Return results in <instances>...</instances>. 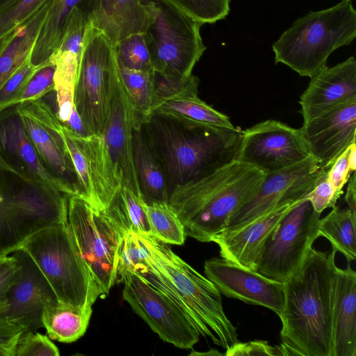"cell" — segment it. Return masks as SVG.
<instances>
[{
	"mask_svg": "<svg viewBox=\"0 0 356 356\" xmlns=\"http://www.w3.org/2000/svg\"><path fill=\"white\" fill-rule=\"evenodd\" d=\"M147 126L168 182L174 186L206 176L236 160L239 128L188 127L160 117Z\"/></svg>",
	"mask_w": 356,
	"mask_h": 356,
	"instance_id": "277c9868",
	"label": "cell"
},
{
	"mask_svg": "<svg viewBox=\"0 0 356 356\" xmlns=\"http://www.w3.org/2000/svg\"><path fill=\"white\" fill-rule=\"evenodd\" d=\"M115 50L120 65L132 70L154 71L144 33L124 38L117 44Z\"/></svg>",
	"mask_w": 356,
	"mask_h": 356,
	"instance_id": "d590c367",
	"label": "cell"
},
{
	"mask_svg": "<svg viewBox=\"0 0 356 356\" xmlns=\"http://www.w3.org/2000/svg\"><path fill=\"white\" fill-rule=\"evenodd\" d=\"M337 252H309L301 268L284 282L282 342L296 355L332 356L330 293Z\"/></svg>",
	"mask_w": 356,
	"mask_h": 356,
	"instance_id": "6da1fadb",
	"label": "cell"
},
{
	"mask_svg": "<svg viewBox=\"0 0 356 356\" xmlns=\"http://www.w3.org/2000/svg\"><path fill=\"white\" fill-rule=\"evenodd\" d=\"M119 71L115 47L88 22L74 92L85 135L103 136Z\"/></svg>",
	"mask_w": 356,
	"mask_h": 356,
	"instance_id": "9c48e42d",
	"label": "cell"
},
{
	"mask_svg": "<svg viewBox=\"0 0 356 356\" xmlns=\"http://www.w3.org/2000/svg\"><path fill=\"white\" fill-rule=\"evenodd\" d=\"M67 197L15 169L0 154L1 213L19 248L33 234L67 223Z\"/></svg>",
	"mask_w": 356,
	"mask_h": 356,
	"instance_id": "52a82bcc",
	"label": "cell"
},
{
	"mask_svg": "<svg viewBox=\"0 0 356 356\" xmlns=\"http://www.w3.org/2000/svg\"><path fill=\"white\" fill-rule=\"evenodd\" d=\"M42 64L35 65L31 62L30 58L6 81L0 88V111L14 105L31 76Z\"/></svg>",
	"mask_w": 356,
	"mask_h": 356,
	"instance_id": "ab89813d",
	"label": "cell"
},
{
	"mask_svg": "<svg viewBox=\"0 0 356 356\" xmlns=\"http://www.w3.org/2000/svg\"><path fill=\"white\" fill-rule=\"evenodd\" d=\"M264 173L238 160L216 171L174 186L168 202L186 236L212 242L226 229L233 213L252 197Z\"/></svg>",
	"mask_w": 356,
	"mask_h": 356,
	"instance_id": "3957f363",
	"label": "cell"
},
{
	"mask_svg": "<svg viewBox=\"0 0 356 356\" xmlns=\"http://www.w3.org/2000/svg\"><path fill=\"white\" fill-rule=\"evenodd\" d=\"M48 0H10L0 8V39L14 30Z\"/></svg>",
	"mask_w": 356,
	"mask_h": 356,
	"instance_id": "74e56055",
	"label": "cell"
},
{
	"mask_svg": "<svg viewBox=\"0 0 356 356\" xmlns=\"http://www.w3.org/2000/svg\"><path fill=\"white\" fill-rule=\"evenodd\" d=\"M356 212L335 206L318 226L319 236L326 238L332 248L339 252L350 263L356 258Z\"/></svg>",
	"mask_w": 356,
	"mask_h": 356,
	"instance_id": "1f68e13d",
	"label": "cell"
},
{
	"mask_svg": "<svg viewBox=\"0 0 356 356\" xmlns=\"http://www.w3.org/2000/svg\"><path fill=\"white\" fill-rule=\"evenodd\" d=\"M348 184L345 196V201L348 208L356 212V179L355 171L353 172L348 179Z\"/></svg>",
	"mask_w": 356,
	"mask_h": 356,
	"instance_id": "c3c4849f",
	"label": "cell"
},
{
	"mask_svg": "<svg viewBox=\"0 0 356 356\" xmlns=\"http://www.w3.org/2000/svg\"><path fill=\"white\" fill-rule=\"evenodd\" d=\"M19 270V264L13 254L0 255V313L6 304L8 290L16 280Z\"/></svg>",
	"mask_w": 356,
	"mask_h": 356,
	"instance_id": "ee69618b",
	"label": "cell"
},
{
	"mask_svg": "<svg viewBox=\"0 0 356 356\" xmlns=\"http://www.w3.org/2000/svg\"><path fill=\"white\" fill-rule=\"evenodd\" d=\"M146 3L152 20L144 35L154 72L177 79L191 76L207 49L200 34L202 24L167 0Z\"/></svg>",
	"mask_w": 356,
	"mask_h": 356,
	"instance_id": "ba28073f",
	"label": "cell"
},
{
	"mask_svg": "<svg viewBox=\"0 0 356 356\" xmlns=\"http://www.w3.org/2000/svg\"><path fill=\"white\" fill-rule=\"evenodd\" d=\"M204 267L207 277L226 297L264 307L280 316L284 300V283L222 257L207 260Z\"/></svg>",
	"mask_w": 356,
	"mask_h": 356,
	"instance_id": "d6986e66",
	"label": "cell"
},
{
	"mask_svg": "<svg viewBox=\"0 0 356 356\" xmlns=\"http://www.w3.org/2000/svg\"><path fill=\"white\" fill-rule=\"evenodd\" d=\"M60 132L76 175L79 197L103 211L122 187L103 136L79 134L63 124Z\"/></svg>",
	"mask_w": 356,
	"mask_h": 356,
	"instance_id": "7c38bea8",
	"label": "cell"
},
{
	"mask_svg": "<svg viewBox=\"0 0 356 356\" xmlns=\"http://www.w3.org/2000/svg\"><path fill=\"white\" fill-rule=\"evenodd\" d=\"M300 201L277 208L244 227L215 236L212 242L218 245L220 257L254 271L266 241L276 231L284 216Z\"/></svg>",
	"mask_w": 356,
	"mask_h": 356,
	"instance_id": "cb8c5ba5",
	"label": "cell"
},
{
	"mask_svg": "<svg viewBox=\"0 0 356 356\" xmlns=\"http://www.w3.org/2000/svg\"><path fill=\"white\" fill-rule=\"evenodd\" d=\"M123 299L159 337L182 348H192L200 334L175 303L133 273H126L121 280Z\"/></svg>",
	"mask_w": 356,
	"mask_h": 356,
	"instance_id": "5bb4252c",
	"label": "cell"
},
{
	"mask_svg": "<svg viewBox=\"0 0 356 356\" xmlns=\"http://www.w3.org/2000/svg\"><path fill=\"white\" fill-rule=\"evenodd\" d=\"M17 105L44 167L79 197L76 175L60 132L62 123L42 99Z\"/></svg>",
	"mask_w": 356,
	"mask_h": 356,
	"instance_id": "e0dca14e",
	"label": "cell"
},
{
	"mask_svg": "<svg viewBox=\"0 0 356 356\" xmlns=\"http://www.w3.org/2000/svg\"><path fill=\"white\" fill-rule=\"evenodd\" d=\"M25 328L0 318V356H15L17 343Z\"/></svg>",
	"mask_w": 356,
	"mask_h": 356,
	"instance_id": "f6af8a7d",
	"label": "cell"
},
{
	"mask_svg": "<svg viewBox=\"0 0 356 356\" xmlns=\"http://www.w3.org/2000/svg\"><path fill=\"white\" fill-rule=\"evenodd\" d=\"M51 339L36 331L25 330L18 339L15 356H59Z\"/></svg>",
	"mask_w": 356,
	"mask_h": 356,
	"instance_id": "60d3db41",
	"label": "cell"
},
{
	"mask_svg": "<svg viewBox=\"0 0 356 356\" xmlns=\"http://www.w3.org/2000/svg\"><path fill=\"white\" fill-rule=\"evenodd\" d=\"M332 356H356V273L335 268L330 293Z\"/></svg>",
	"mask_w": 356,
	"mask_h": 356,
	"instance_id": "d4e9b609",
	"label": "cell"
},
{
	"mask_svg": "<svg viewBox=\"0 0 356 356\" xmlns=\"http://www.w3.org/2000/svg\"><path fill=\"white\" fill-rule=\"evenodd\" d=\"M20 248L35 261L60 302L86 310L92 307L98 297H103L67 223L33 234Z\"/></svg>",
	"mask_w": 356,
	"mask_h": 356,
	"instance_id": "8992f818",
	"label": "cell"
},
{
	"mask_svg": "<svg viewBox=\"0 0 356 356\" xmlns=\"http://www.w3.org/2000/svg\"><path fill=\"white\" fill-rule=\"evenodd\" d=\"M341 195L329 181L327 170L320 168L314 186L305 198L316 212L321 213L327 208L334 207Z\"/></svg>",
	"mask_w": 356,
	"mask_h": 356,
	"instance_id": "b9f144b4",
	"label": "cell"
},
{
	"mask_svg": "<svg viewBox=\"0 0 356 356\" xmlns=\"http://www.w3.org/2000/svg\"><path fill=\"white\" fill-rule=\"evenodd\" d=\"M12 254L17 259L20 270L8 290L0 318L26 330L36 331L43 327L44 308L58 300L46 277L24 250L19 248Z\"/></svg>",
	"mask_w": 356,
	"mask_h": 356,
	"instance_id": "ac0fdd59",
	"label": "cell"
},
{
	"mask_svg": "<svg viewBox=\"0 0 356 356\" xmlns=\"http://www.w3.org/2000/svg\"><path fill=\"white\" fill-rule=\"evenodd\" d=\"M133 154L144 201L168 202V180L152 142L147 122H139L134 128Z\"/></svg>",
	"mask_w": 356,
	"mask_h": 356,
	"instance_id": "4316f807",
	"label": "cell"
},
{
	"mask_svg": "<svg viewBox=\"0 0 356 356\" xmlns=\"http://www.w3.org/2000/svg\"><path fill=\"white\" fill-rule=\"evenodd\" d=\"M19 245L13 238L2 216L0 200V255L10 254L19 249Z\"/></svg>",
	"mask_w": 356,
	"mask_h": 356,
	"instance_id": "7dc6e473",
	"label": "cell"
},
{
	"mask_svg": "<svg viewBox=\"0 0 356 356\" xmlns=\"http://www.w3.org/2000/svg\"><path fill=\"white\" fill-rule=\"evenodd\" d=\"M55 65L47 60L31 76L14 105L42 99L55 88Z\"/></svg>",
	"mask_w": 356,
	"mask_h": 356,
	"instance_id": "f35d334b",
	"label": "cell"
},
{
	"mask_svg": "<svg viewBox=\"0 0 356 356\" xmlns=\"http://www.w3.org/2000/svg\"><path fill=\"white\" fill-rule=\"evenodd\" d=\"M67 224L94 280L106 296L116 280L120 229L78 196L67 197Z\"/></svg>",
	"mask_w": 356,
	"mask_h": 356,
	"instance_id": "30bf717a",
	"label": "cell"
},
{
	"mask_svg": "<svg viewBox=\"0 0 356 356\" xmlns=\"http://www.w3.org/2000/svg\"><path fill=\"white\" fill-rule=\"evenodd\" d=\"M309 156L301 129L268 120L243 131L236 160L266 174Z\"/></svg>",
	"mask_w": 356,
	"mask_h": 356,
	"instance_id": "9a60e30c",
	"label": "cell"
},
{
	"mask_svg": "<svg viewBox=\"0 0 356 356\" xmlns=\"http://www.w3.org/2000/svg\"><path fill=\"white\" fill-rule=\"evenodd\" d=\"M356 37V11L351 0L297 19L272 45L275 63L312 77L327 65L330 55Z\"/></svg>",
	"mask_w": 356,
	"mask_h": 356,
	"instance_id": "5b68a950",
	"label": "cell"
},
{
	"mask_svg": "<svg viewBox=\"0 0 356 356\" xmlns=\"http://www.w3.org/2000/svg\"><path fill=\"white\" fill-rule=\"evenodd\" d=\"M152 15L144 0H99L89 23L113 44L135 33H145Z\"/></svg>",
	"mask_w": 356,
	"mask_h": 356,
	"instance_id": "484cf974",
	"label": "cell"
},
{
	"mask_svg": "<svg viewBox=\"0 0 356 356\" xmlns=\"http://www.w3.org/2000/svg\"><path fill=\"white\" fill-rule=\"evenodd\" d=\"M118 65L129 98L140 119L147 122L154 99V72L132 70Z\"/></svg>",
	"mask_w": 356,
	"mask_h": 356,
	"instance_id": "836d02e7",
	"label": "cell"
},
{
	"mask_svg": "<svg viewBox=\"0 0 356 356\" xmlns=\"http://www.w3.org/2000/svg\"><path fill=\"white\" fill-rule=\"evenodd\" d=\"M356 102V60L350 56L313 76L300 98L303 123L349 102Z\"/></svg>",
	"mask_w": 356,
	"mask_h": 356,
	"instance_id": "7402d4cb",
	"label": "cell"
},
{
	"mask_svg": "<svg viewBox=\"0 0 356 356\" xmlns=\"http://www.w3.org/2000/svg\"><path fill=\"white\" fill-rule=\"evenodd\" d=\"M92 313V307L82 310L58 301L44 308L42 325L51 339L63 343L74 342L86 332Z\"/></svg>",
	"mask_w": 356,
	"mask_h": 356,
	"instance_id": "f546056e",
	"label": "cell"
},
{
	"mask_svg": "<svg viewBox=\"0 0 356 356\" xmlns=\"http://www.w3.org/2000/svg\"><path fill=\"white\" fill-rule=\"evenodd\" d=\"M99 0H52L47 17L31 55V62L40 65L57 49L72 11L78 8L90 20Z\"/></svg>",
	"mask_w": 356,
	"mask_h": 356,
	"instance_id": "f1b7e54d",
	"label": "cell"
},
{
	"mask_svg": "<svg viewBox=\"0 0 356 356\" xmlns=\"http://www.w3.org/2000/svg\"><path fill=\"white\" fill-rule=\"evenodd\" d=\"M10 0H0V8L3 7L6 3H8Z\"/></svg>",
	"mask_w": 356,
	"mask_h": 356,
	"instance_id": "f907efd6",
	"label": "cell"
},
{
	"mask_svg": "<svg viewBox=\"0 0 356 356\" xmlns=\"http://www.w3.org/2000/svg\"><path fill=\"white\" fill-rule=\"evenodd\" d=\"M191 355H225L224 353L218 352L217 350H210L208 353H193Z\"/></svg>",
	"mask_w": 356,
	"mask_h": 356,
	"instance_id": "681fc988",
	"label": "cell"
},
{
	"mask_svg": "<svg viewBox=\"0 0 356 356\" xmlns=\"http://www.w3.org/2000/svg\"><path fill=\"white\" fill-rule=\"evenodd\" d=\"M355 168L356 147L353 143L336 158L327 170L328 179L340 195H342L343 187L350 174L355 171Z\"/></svg>",
	"mask_w": 356,
	"mask_h": 356,
	"instance_id": "7bdbcfd3",
	"label": "cell"
},
{
	"mask_svg": "<svg viewBox=\"0 0 356 356\" xmlns=\"http://www.w3.org/2000/svg\"><path fill=\"white\" fill-rule=\"evenodd\" d=\"M202 24L225 19L230 11L231 0H167Z\"/></svg>",
	"mask_w": 356,
	"mask_h": 356,
	"instance_id": "8d00e7d4",
	"label": "cell"
},
{
	"mask_svg": "<svg viewBox=\"0 0 356 356\" xmlns=\"http://www.w3.org/2000/svg\"><path fill=\"white\" fill-rule=\"evenodd\" d=\"M155 266L142 275L147 282L168 296L200 336L210 338L225 350L239 341L236 327L226 316L221 293L207 277L152 235L139 234Z\"/></svg>",
	"mask_w": 356,
	"mask_h": 356,
	"instance_id": "7a4b0ae2",
	"label": "cell"
},
{
	"mask_svg": "<svg viewBox=\"0 0 356 356\" xmlns=\"http://www.w3.org/2000/svg\"><path fill=\"white\" fill-rule=\"evenodd\" d=\"M321 214L305 197L296 204L266 241L254 271L282 283L297 273L319 237Z\"/></svg>",
	"mask_w": 356,
	"mask_h": 356,
	"instance_id": "8fae6325",
	"label": "cell"
},
{
	"mask_svg": "<svg viewBox=\"0 0 356 356\" xmlns=\"http://www.w3.org/2000/svg\"><path fill=\"white\" fill-rule=\"evenodd\" d=\"M143 197L122 186L101 213L123 233L152 235Z\"/></svg>",
	"mask_w": 356,
	"mask_h": 356,
	"instance_id": "4dcf8cb0",
	"label": "cell"
},
{
	"mask_svg": "<svg viewBox=\"0 0 356 356\" xmlns=\"http://www.w3.org/2000/svg\"><path fill=\"white\" fill-rule=\"evenodd\" d=\"M226 356L278 355L276 346H270L267 341L254 340L241 343L238 341L226 350Z\"/></svg>",
	"mask_w": 356,
	"mask_h": 356,
	"instance_id": "bcb514c9",
	"label": "cell"
},
{
	"mask_svg": "<svg viewBox=\"0 0 356 356\" xmlns=\"http://www.w3.org/2000/svg\"><path fill=\"white\" fill-rule=\"evenodd\" d=\"M319 170L317 161L309 156L264 174L257 191L233 213L222 232L244 227L277 208L304 199L312 189Z\"/></svg>",
	"mask_w": 356,
	"mask_h": 356,
	"instance_id": "4fadbf2b",
	"label": "cell"
},
{
	"mask_svg": "<svg viewBox=\"0 0 356 356\" xmlns=\"http://www.w3.org/2000/svg\"><path fill=\"white\" fill-rule=\"evenodd\" d=\"M151 253L141 239L134 232L125 233L118 248L115 282H121L126 273H139L149 265Z\"/></svg>",
	"mask_w": 356,
	"mask_h": 356,
	"instance_id": "e575fe53",
	"label": "cell"
},
{
	"mask_svg": "<svg viewBox=\"0 0 356 356\" xmlns=\"http://www.w3.org/2000/svg\"><path fill=\"white\" fill-rule=\"evenodd\" d=\"M51 1H46L28 19L0 39V88L31 58Z\"/></svg>",
	"mask_w": 356,
	"mask_h": 356,
	"instance_id": "83f0119b",
	"label": "cell"
},
{
	"mask_svg": "<svg viewBox=\"0 0 356 356\" xmlns=\"http://www.w3.org/2000/svg\"><path fill=\"white\" fill-rule=\"evenodd\" d=\"M152 236L167 244L183 245L184 227L168 202H144Z\"/></svg>",
	"mask_w": 356,
	"mask_h": 356,
	"instance_id": "d6a6232c",
	"label": "cell"
},
{
	"mask_svg": "<svg viewBox=\"0 0 356 356\" xmlns=\"http://www.w3.org/2000/svg\"><path fill=\"white\" fill-rule=\"evenodd\" d=\"M199 82L193 74L177 79L154 72L155 95L149 118L160 117L188 127L236 128L227 115L198 97Z\"/></svg>",
	"mask_w": 356,
	"mask_h": 356,
	"instance_id": "2e32d148",
	"label": "cell"
},
{
	"mask_svg": "<svg viewBox=\"0 0 356 356\" xmlns=\"http://www.w3.org/2000/svg\"><path fill=\"white\" fill-rule=\"evenodd\" d=\"M0 154L15 169L33 180L67 195L74 196L42 165L25 129L17 104L0 111Z\"/></svg>",
	"mask_w": 356,
	"mask_h": 356,
	"instance_id": "603a6c76",
	"label": "cell"
},
{
	"mask_svg": "<svg viewBox=\"0 0 356 356\" xmlns=\"http://www.w3.org/2000/svg\"><path fill=\"white\" fill-rule=\"evenodd\" d=\"M139 122L143 120L129 98L119 71L113 86L109 117L103 137L122 186L143 197L133 154L134 130Z\"/></svg>",
	"mask_w": 356,
	"mask_h": 356,
	"instance_id": "ffe728a7",
	"label": "cell"
},
{
	"mask_svg": "<svg viewBox=\"0 0 356 356\" xmlns=\"http://www.w3.org/2000/svg\"><path fill=\"white\" fill-rule=\"evenodd\" d=\"M300 129L311 156L320 168L328 170L343 151L355 143L356 102L303 123Z\"/></svg>",
	"mask_w": 356,
	"mask_h": 356,
	"instance_id": "44dd1931",
	"label": "cell"
}]
</instances>
